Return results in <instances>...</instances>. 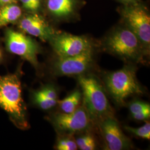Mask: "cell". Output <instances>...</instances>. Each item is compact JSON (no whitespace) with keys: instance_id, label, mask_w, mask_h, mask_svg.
I'll list each match as a JSON object with an SVG mask.
<instances>
[{"instance_id":"6da1fadb","label":"cell","mask_w":150,"mask_h":150,"mask_svg":"<svg viewBox=\"0 0 150 150\" xmlns=\"http://www.w3.org/2000/svg\"><path fill=\"white\" fill-rule=\"evenodd\" d=\"M98 47L129 62H141L150 54L134 33L120 21L98 42Z\"/></svg>"},{"instance_id":"7a4b0ae2","label":"cell","mask_w":150,"mask_h":150,"mask_svg":"<svg viewBox=\"0 0 150 150\" xmlns=\"http://www.w3.org/2000/svg\"><path fill=\"white\" fill-rule=\"evenodd\" d=\"M0 107L8 113L17 127L21 129L29 127L21 82L17 74L0 76Z\"/></svg>"},{"instance_id":"3957f363","label":"cell","mask_w":150,"mask_h":150,"mask_svg":"<svg viewBox=\"0 0 150 150\" xmlns=\"http://www.w3.org/2000/svg\"><path fill=\"white\" fill-rule=\"evenodd\" d=\"M120 21L129 28L150 53V12L148 4L143 0L131 5H121L117 8Z\"/></svg>"},{"instance_id":"277c9868","label":"cell","mask_w":150,"mask_h":150,"mask_svg":"<svg viewBox=\"0 0 150 150\" xmlns=\"http://www.w3.org/2000/svg\"><path fill=\"white\" fill-rule=\"evenodd\" d=\"M82 90L83 106L92 121L112 116L111 107L101 84L92 76H81L79 79Z\"/></svg>"},{"instance_id":"5b68a950","label":"cell","mask_w":150,"mask_h":150,"mask_svg":"<svg viewBox=\"0 0 150 150\" xmlns=\"http://www.w3.org/2000/svg\"><path fill=\"white\" fill-rule=\"evenodd\" d=\"M105 81L108 92L114 101L121 105L129 97L143 93L136 77V69L131 64L108 74Z\"/></svg>"},{"instance_id":"8992f818","label":"cell","mask_w":150,"mask_h":150,"mask_svg":"<svg viewBox=\"0 0 150 150\" xmlns=\"http://www.w3.org/2000/svg\"><path fill=\"white\" fill-rule=\"evenodd\" d=\"M48 42L56 56L61 57L77 56L98 47V42L89 36L59 31Z\"/></svg>"},{"instance_id":"52a82bcc","label":"cell","mask_w":150,"mask_h":150,"mask_svg":"<svg viewBox=\"0 0 150 150\" xmlns=\"http://www.w3.org/2000/svg\"><path fill=\"white\" fill-rule=\"evenodd\" d=\"M86 4L85 0H45L43 13L55 23L78 21Z\"/></svg>"},{"instance_id":"ba28073f","label":"cell","mask_w":150,"mask_h":150,"mask_svg":"<svg viewBox=\"0 0 150 150\" xmlns=\"http://www.w3.org/2000/svg\"><path fill=\"white\" fill-rule=\"evenodd\" d=\"M5 41L10 52L26 60L34 67H38V56L41 47L34 39L22 31L8 28L6 30Z\"/></svg>"},{"instance_id":"9c48e42d","label":"cell","mask_w":150,"mask_h":150,"mask_svg":"<svg viewBox=\"0 0 150 150\" xmlns=\"http://www.w3.org/2000/svg\"><path fill=\"white\" fill-rule=\"evenodd\" d=\"M52 124L60 135H72L90 128L92 120L83 106L71 113H56L50 117Z\"/></svg>"},{"instance_id":"30bf717a","label":"cell","mask_w":150,"mask_h":150,"mask_svg":"<svg viewBox=\"0 0 150 150\" xmlns=\"http://www.w3.org/2000/svg\"><path fill=\"white\" fill-rule=\"evenodd\" d=\"M17 25L22 32L38 38L43 42H49L57 31L41 13L25 12Z\"/></svg>"},{"instance_id":"8fae6325","label":"cell","mask_w":150,"mask_h":150,"mask_svg":"<svg viewBox=\"0 0 150 150\" xmlns=\"http://www.w3.org/2000/svg\"><path fill=\"white\" fill-rule=\"evenodd\" d=\"M94 50L71 56L57 57L52 66L54 74L59 76H72L83 74L91 68L93 62Z\"/></svg>"},{"instance_id":"7c38bea8","label":"cell","mask_w":150,"mask_h":150,"mask_svg":"<svg viewBox=\"0 0 150 150\" xmlns=\"http://www.w3.org/2000/svg\"><path fill=\"white\" fill-rule=\"evenodd\" d=\"M97 123L99 125L106 150H123L130 148L129 139L123 134L118 122L112 116L102 118Z\"/></svg>"},{"instance_id":"4fadbf2b","label":"cell","mask_w":150,"mask_h":150,"mask_svg":"<svg viewBox=\"0 0 150 150\" xmlns=\"http://www.w3.org/2000/svg\"><path fill=\"white\" fill-rule=\"evenodd\" d=\"M25 12L21 6L13 3L0 7V28L17 23Z\"/></svg>"},{"instance_id":"5bb4252c","label":"cell","mask_w":150,"mask_h":150,"mask_svg":"<svg viewBox=\"0 0 150 150\" xmlns=\"http://www.w3.org/2000/svg\"><path fill=\"white\" fill-rule=\"evenodd\" d=\"M82 97V92L77 90L72 92L63 100H58L57 104L59 105L62 112H72L79 107Z\"/></svg>"},{"instance_id":"9a60e30c","label":"cell","mask_w":150,"mask_h":150,"mask_svg":"<svg viewBox=\"0 0 150 150\" xmlns=\"http://www.w3.org/2000/svg\"><path fill=\"white\" fill-rule=\"evenodd\" d=\"M25 12L43 13L45 0H18Z\"/></svg>"},{"instance_id":"2e32d148","label":"cell","mask_w":150,"mask_h":150,"mask_svg":"<svg viewBox=\"0 0 150 150\" xmlns=\"http://www.w3.org/2000/svg\"><path fill=\"white\" fill-rule=\"evenodd\" d=\"M56 148L59 150H76L78 147L72 135H60Z\"/></svg>"},{"instance_id":"e0dca14e","label":"cell","mask_w":150,"mask_h":150,"mask_svg":"<svg viewBox=\"0 0 150 150\" xmlns=\"http://www.w3.org/2000/svg\"><path fill=\"white\" fill-rule=\"evenodd\" d=\"M78 148L81 150H93L96 149L95 139L91 134H85L75 139Z\"/></svg>"},{"instance_id":"ac0fdd59","label":"cell","mask_w":150,"mask_h":150,"mask_svg":"<svg viewBox=\"0 0 150 150\" xmlns=\"http://www.w3.org/2000/svg\"><path fill=\"white\" fill-rule=\"evenodd\" d=\"M33 100L37 106L44 110H50L57 105L56 103L47 98L39 90L33 93Z\"/></svg>"},{"instance_id":"d6986e66","label":"cell","mask_w":150,"mask_h":150,"mask_svg":"<svg viewBox=\"0 0 150 150\" xmlns=\"http://www.w3.org/2000/svg\"><path fill=\"white\" fill-rule=\"evenodd\" d=\"M126 129L129 132L134 134L135 136L139 137L144 139H150V123L147 122L142 126L134 128L129 126H125Z\"/></svg>"},{"instance_id":"ffe728a7","label":"cell","mask_w":150,"mask_h":150,"mask_svg":"<svg viewBox=\"0 0 150 150\" xmlns=\"http://www.w3.org/2000/svg\"><path fill=\"white\" fill-rule=\"evenodd\" d=\"M129 110L131 115L140 112L147 110H150L149 103L141 101H134L129 106Z\"/></svg>"},{"instance_id":"44dd1931","label":"cell","mask_w":150,"mask_h":150,"mask_svg":"<svg viewBox=\"0 0 150 150\" xmlns=\"http://www.w3.org/2000/svg\"><path fill=\"white\" fill-rule=\"evenodd\" d=\"M131 115L134 120H137V121L147 120L150 118V110H145L144 111L133 114Z\"/></svg>"},{"instance_id":"7402d4cb","label":"cell","mask_w":150,"mask_h":150,"mask_svg":"<svg viewBox=\"0 0 150 150\" xmlns=\"http://www.w3.org/2000/svg\"><path fill=\"white\" fill-rule=\"evenodd\" d=\"M118 3H120L121 5H131L134 4L137 2H139L142 0H114Z\"/></svg>"},{"instance_id":"603a6c76","label":"cell","mask_w":150,"mask_h":150,"mask_svg":"<svg viewBox=\"0 0 150 150\" xmlns=\"http://www.w3.org/2000/svg\"><path fill=\"white\" fill-rule=\"evenodd\" d=\"M18 0H0V6L6 5L13 3H17Z\"/></svg>"},{"instance_id":"cb8c5ba5","label":"cell","mask_w":150,"mask_h":150,"mask_svg":"<svg viewBox=\"0 0 150 150\" xmlns=\"http://www.w3.org/2000/svg\"><path fill=\"white\" fill-rule=\"evenodd\" d=\"M2 59H3V52H2V49L0 47V62L2 61Z\"/></svg>"},{"instance_id":"d4e9b609","label":"cell","mask_w":150,"mask_h":150,"mask_svg":"<svg viewBox=\"0 0 150 150\" xmlns=\"http://www.w3.org/2000/svg\"><path fill=\"white\" fill-rule=\"evenodd\" d=\"M0 7H1V6H0Z\"/></svg>"}]
</instances>
